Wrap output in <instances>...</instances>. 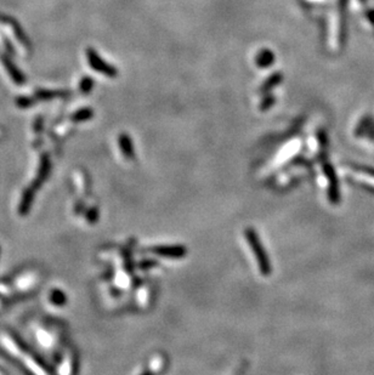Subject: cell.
<instances>
[{
    "mask_svg": "<svg viewBox=\"0 0 374 375\" xmlns=\"http://www.w3.org/2000/svg\"><path fill=\"white\" fill-rule=\"evenodd\" d=\"M246 235L249 242L250 248H252L255 258L258 260V265H259L260 271H262L264 276H268L271 273V264L270 261H268L267 254L264 250L262 242H260L259 239V235H258L257 232L252 229L247 230Z\"/></svg>",
    "mask_w": 374,
    "mask_h": 375,
    "instance_id": "6da1fadb",
    "label": "cell"
},
{
    "mask_svg": "<svg viewBox=\"0 0 374 375\" xmlns=\"http://www.w3.org/2000/svg\"><path fill=\"white\" fill-rule=\"evenodd\" d=\"M88 60L89 63H90L91 67H93L95 71L100 72V73L105 74L106 77L109 78H114L117 77V69L114 68L112 65H108L107 62H105L104 60L98 55L94 50H88Z\"/></svg>",
    "mask_w": 374,
    "mask_h": 375,
    "instance_id": "7a4b0ae2",
    "label": "cell"
},
{
    "mask_svg": "<svg viewBox=\"0 0 374 375\" xmlns=\"http://www.w3.org/2000/svg\"><path fill=\"white\" fill-rule=\"evenodd\" d=\"M152 253L157 254V255L164 256V258H173V259H179L182 256L186 255V249L184 246L180 245H162V246H156L152 248Z\"/></svg>",
    "mask_w": 374,
    "mask_h": 375,
    "instance_id": "3957f363",
    "label": "cell"
},
{
    "mask_svg": "<svg viewBox=\"0 0 374 375\" xmlns=\"http://www.w3.org/2000/svg\"><path fill=\"white\" fill-rule=\"evenodd\" d=\"M276 61L274 53L268 49H263L258 52L257 57H255V63L259 68H267Z\"/></svg>",
    "mask_w": 374,
    "mask_h": 375,
    "instance_id": "277c9868",
    "label": "cell"
},
{
    "mask_svg": "<svg viewBox=\"0 0 374 375\" xmlns=\"http://www.w3.org/2000/svg\"><path fill=\"white\" fill-rule=\"evenodd\" d=\"M118 142H119V147L120 149H122L123 154H124L126 158L133 159V158L135 157V149H134V144L130 136H128L126 134H122V135L118 138Z\"/></svg>",
    "mask_w": 374,
    "mask_h": 375,
    "instance_id": "5b68a950",
    "label": "cell"
},
{
    "mask_svg": "<svg viewBox=\"0 0 374 375\" xmlns=\"http://www.w3.org/2000/svg\"><path fill=\"white\" fill-rule=\"evenodd\" d=\"M282 82V74L281 73H273L272 76L268 77L267 79L265 80V83L263 84L262 87V93H268L270 90H272L273 88H276L279 83Z\"/></svg>",
    "mask_w": 374,
    "mask_h": 375,
    "instance_id": "8992f818",
    "label": "cell"
},
{
    "mask_svg": "<svg viewBox=\"0 0 374 375\" xmlns=\"http://www.w3.org/2000/svg\"><path fill=\"white\" fill-rule=\"evenodd\" d=\"M273 102H274L273 96L266 95L265 97L263 98L262 103H260V109H262V111H266V109H268L271 106H272Z\"/></svg>",
    "mask_w": 374,
    "mask_h": 375,
    "instance_id": "52a82bcc",
    "label": "cell"
},
{
    "mask_svg": "<svg viewBox=\"0 0 374 375\" xmlns=\"http://www.w3.org/2000/svg\"><path fill=\"white\" fill-rule=\"evenodd\" d=\"M144 375H152V374H151V373H145Z\"/></svg>",
    "mask_w": 374,
    "mask_h": 375,
    "instance_id": "ba28073f",
    "label": "cell"
}]
</instances>
